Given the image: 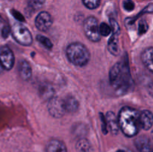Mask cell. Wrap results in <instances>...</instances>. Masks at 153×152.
<instances>
[{"mask_svg": "<svg viewBox=\"0 0 153 152\" xmlns=\"http://www.w3.org/2000/svg\"><path fill=\"white\" fill-rule=\"evenodd\" d=\"M111 86L120 94L127 93L133 87V80L130 73L128 58H123L113 66L109 72Z\"/></svg>", "mask_w": 153, "mask_h": 152, "instance_id": "1", "label": "cell"}, {"mask_svg": "<svg viewBox=\"0 0 153 152\" xmlns=\"http://www.w3.org/2000/svg\"><path fill=\"white\" fill-rule=\"evenodd\" d=\"M138 110L130 107H123L119 113V123L120 130L128 137L136 136L141 129Z\"/></svg>", "mask_w": 153, "mask_h": 152, "instance_id": "2", "label": "cell"}, {"mask_svg": "<svg viewBox=\"0 0 153 152\" xmlns=\"http://www.w3.org/2000/svg\"><path fill=\"white\" fill-rule=\"evenodd\" d=\"M66 55L69 61L78 66H84L89 62L91 55L88 48L81 43H73L67 46Z\"/></svg>", "mask_w": 153, "mask_h": 152, "instance_id": "3", "label": "cell"}, {"mask_svg": "<svg viewBox=\"0 0 153 152\" xmlns=\"http://www.w3.org/2000/svg\"><path fill=\"white\" fill-rule=\"evenodd\" d=\"M12 36L18 43L28 46L32 43L33 38L29 30L20 23H16L12 26Z\"/></svg>", "mask_w": 153, "mask_h": 152, "instance_id": "4", "label": "cell"}, {"mask_svg": "<svg viewBox=\"0 0 153 152\" xmlns=\"http://www.w3.org/2000/svg\"><path fill=\"white\" fill-rule=\"evenodd\" d=\"M84 31L86 37L93 42H99L101 39L98 20L94 16H89L84 22Z\"/></svg>", "mask_w": 153, "mask_h": 152, "instance_id": "5", "label": "cell"}, {"mask_svg": "<svg viewBox=\"0 0 153 152\" xmlns=\"http://www.w3.org/2000/svg\"><path fill=\"white\" fill-rule=\"evenodd\" d=\"M48 110L52 117L61 118L65 114L66 109L64 106V101L62 98L58 97H53L48 103Z\"/></svg>", "mask_w": 153, "mask_h": 152, "instance_id": "6", "label": "cell"}, {"mask_svg": "<svg viewBox=\"0 0 153 152\" xmlns=\"http://www.w3.org/2000/svg\"><path fill=\"white\" fill-rule=\"evenodd\" d=\"M0 58H1V64L4 70L11 69L14 65L15 58L13 52L10 48L6 46H3L0 49Z\"/></svg>", "mask_w": 153, "mask_h": 152, "instance_id": "7", "label": "cell"}, {"mask_svg": "<svg viewBox=\"0 0 153 152\" xmlns=\"http://www.w3.org/2000/svg\"><path fill=\"white\" fill-rule=\"evenodd\" d=\"M52 17L48 12L42 11L39 13L35 19V25L39 31H46L52 26Z\"/></svg>", "mask_w": 153, "mask_h": 152, "instance_id": "8", "label": "cell"}, {"mask_svg": "<svg viewBox=\"0 0 153 152\" xmlns=\"http://www.w3.org/2000/svg\"><path fill=\"white\" fill-rule=\"evenodd\" d=\"M141 129L148 131L153 126V114L149 110H143L140 113Z\"/></svg>", "mask_w": 153, "mask_h": 152, "instance_id": "9", "label": "cell"}, {"mask_svg": "<svg viewBox=\"0 0 153 152\" xmlns=\"http://www.w3.org/2000/svg\"><path fill=\"white\" fill-rule=\"evenodd\" d=\"M106 121L108 126L113 134H117L119 133L120 127L119 119H117L116 115L111 111L108 112L106 114Z\"/></svg>", "mask_w": 153, "mask_h": 152, "instance_id": "10", "label": "cell"}, {"mask_svg": "<svg viewBox=\"0 0 153 152\" xmlns=\"http://www.w3.org/2000/svg\"><path fill=\"white\" fill-rule=\"evenodd\" d=\"M17 69L19 76L22 80H28L31 78V75H32V71H31V68L29 63L26 61L22 60L19 61Z\"/></svg>", "mask_w": 153, "mask_h": 152, "instance_id": "11", "label": "cell"}, {"mask_svg": "<svg viewBox=\"0 0 153 152\" xmlns=\"http://www.w3.org/2000/svg\"><path fill=\"white\" fill-rule=\"evenodd\" d=\"M143 63L149 72L153 73V47L146 48L141 54Z\"/></svg>", "mask_w": 153, "mask_h": 152, "instance_id": "12", "label": "cell"}, {"mask_svg": "<svg viewBox=\"0 0 153 152\" xmlns=\"http://www.w3.org/2000/svg\"><path fill=\"white\" fill-rule=\"evenodd\" d=\"M46 152H67V151L65 144L62 141L53 139L46 145Z\"/></svg>", "mask_w": 153, "mask_h": 152, "instance_id": "13", "label": "cell"}, {"mask_svg": "<svg viewBox=\"0 0 153 152\" xmlns=\"http://www.w3.org/2000/svg\"><path fill=\"white\" fill-rule=\"evenodd\" d=\"M64 101L66 111L67 113H76L78 110V109H79V101L73 95H67L66 98H64Z\"/></svg>", "mask_w": 153, "mask_h": 152, "instance_id": "14", "label": "cell"}, {"mask_svg": "<svg viewBox=\"0 0 153 152\" xmlns=\"http://www.w3.org/2000/svg\"><path fill=\"white\" fill-rule=\"evenodd\" d=\"M135 145L140 152H153L150 142L146 137H138L135 140Z\"/></svg>", "mask_w": 153, "mask_h": 152, "instance_id": "15", "label": "cell"}, {"mask_svg": "<svg viewBox=\"0 0 153 152\" xmlns=\"http://www.w3.org/2000/svg\"><path fill=\"white\" fill-rule=\"evenodd\" d=\"M119 34L117 33H113L108 43V49L114 55H118L120 53L119 39H118Z\"/></svg>", "mask_w": 153, "mask_h": 152, "instance_id": "16", "label": "cell"}, {"mask_svg": "<svg viewBox=\"0 0 153 152\" xmlns=\"http://www.w3.org/2000/svg\"><path fill=\"white\" fill-rule=\"evenodd\" d=\"M39 92H40V97L43 99H48L49 101L51 98H52L54 97L55 91V89L50 84H49V83H44V84H42L40 86Z\"/></svg>", "mask_w": 153, "mask_h": 152, "instance_id": "17", "label": "cell"}, {"mask_svg": "<svg viewBox=\"0 0 153 152\" xmlns=\"http://www.w3.org/2000/svg\"><path fill=\"white\" fill-rule=\"evenodd\" d=\"M76 150L78 152H94L91 142L87 139H81L77 142Z\"/></svg>", "mask_w": 153, "mask_h": 152, "instance_id": "18", "label": "cell"}, {"mask_svg": "<svg viewBox=\"0 0 153 152\" xmlns=\"http://www.w3.org/2000/svg\"><path fill=\"white\" fill-rule=\"evenodd\" d=\"M45 0H28V7L31 11L39 10L43 6Z\"/></svg>", "mask_w": 153, "mask_h": 152, "instance_id": "19", "label": "cell"}, {"mask_svg": "<svg viewBox=\"0 0 153 152\" xmlns=\"http://www.w3.org/2000/svg\"><path fill=\"white\" fill-rule=\"evenodd\" d=\"M37 40L40 43V44L43 45L44 47H46V49H51L53 46V44L51 42V40H49L47 37H44V36L42 35H37Z\"/></svg>", "mask_w": 153, "mask_h": 152, "instance_id": "20", "label": "cell"}, {"mask_svg": "<svg viewBox=\"0 0 153 152\" xmlns=\"http://www.w3.org/2000/svg\"><path fill=\"white\" fill-rule=\"evenodd\" d=\"M85 7L89 9H96L100 5L101 0H82Z\"/></svg>", "mask_w": 153, "mask_h": 152, "instance_id": "21", "label": "cell"}, {"mask_svg": "<svg viewBox=\"0 0 153 152\" xmlns=\"http://www.w3.org/2000/svg\"><path fill=\"white\" fill-rule=\"evenodd\" d=\"M100 30L101 35L104 36V37L108 36L112 31L111 27L109 26V25H108L107 23H105V22H102V23L100 24Z\"/></svg>", "mask_w": 153, "mask_h": 152, "instance_id": "22", "label": "cell"}, {"mask_svg": "<svg viewBox=\"0 0 153 152\" xmlns=\"http://www.w3.org/2000/svg\"><path fill=\"white\" fill-rule=\"evenodd\" d=\"M1 37L3 38H7L9 36L10 32V28L9 27V25H7V22H4L3 20V19H1Z\"/></svg>", "mask_w": 153, "mask_h": 152, "instance_id": "23", "label": "cell"}, {"mask_svg": "<svg viewBox=\"0 0 153 152\" xmlns=\"http://www.w3.org/2000/svg\"><path fill=\"white\" fill-rule=\"evenodd\" d=\"M152 12H153V4H149L148 6H146V7L144 8V10H142V12L141 13H140V14H139L138 16H137L135 18H134V19H130V21L129 22H127V23L131 25V24L134 23V21H135V19H137V18H138L141 14H143V13H152Z\"/></svg>", "mask_w": 153, "mask_h": 152, "instance_id": "24", "label": "cell"}, {"mask_svg": "<svg viewBox=\"0 0 153 152\" xmlns=\"http://www.w3.org/2000/svg\"><path fill=\"white\" fill-rule=\"evenodd\" d=\"M148 25L146 23V22L145 20H141L139 23L138 26V33L140 35H142V34H144L146 31H148Z\"/></svg>", "mask_w": 153, "mask_h": 152, "instance_id": "25", "label": "cell"}, {"mask_svg": "<svg viewBox=\"0 0 153 152\" xmlns=\"http://www.w3.org/2000/svg\"><path fill=\"white\" fill-rule=\"evenodd\" d=\"M110 24L111 27L112 28V33H117V34H120V25L117 23V22L114 19H111Z\"/></svg>", "mask_w": 153, "mask_h": 152, "instance_id": "26", "label": "cell"}, {"mask_svg": "<svg viewBox=\"0 0 153 152\" xmlns=\"http://www.w3.org/2000/svg\"><path fill=\"white\" fill-rule=\"evenodd\" d=\"M123 7L127 11H131L134 9V3L131 0H126L123 2Z\"/></svg>", "mask_w": 153, "mask_h": 152, "instance_id": "27", "label": "cell"}, {"mask_svg": "<svg viewBox=\"0 0 153 152\" xmlns=\"http://www.w3.org/2000/svg\"><path fill=\"white\" fill-rule=\"evenodd\" d=\"M101 115V121L102 122V129L103 132H104V134H107L108 131H107V128H108V124H105L107 123V121H106V118H105L104 116H103V115L100 114Z\"/></svg>", "mask_w": 153, "mask_h": 152, "instance_id": "28", "label": "cell"}, {"mask_svg": "<svg viewBox=\"0 0 153 152\" xmlns=\"http://www.w3.org/2000/svg\"><path fill=\"white\" fill-rule=\"evenodd\" d=\"M11 13H13V16H14L15 18H16V19H18L19 21H20V22H23V21H25V19L23 18V16H22V14H20L19 13H18V12L15 11L14 10H13L11 11Z\"/></svg>", "mask_w": 153, "mask_h": 152, "instance_id": "29", "label": "cell"}, {"mask_svg": "<svg viewBox=\"0 0 153 152\" xmlns=\"http://www.w3.org/2000/svg\"><path fill=\"white\" fill-rule=\"evenodd\" d=\"M149 94H150V95L153 97V84L150 85V86H149Z\"/></svg>", "mask_w": 153, "mask_h": 152, "instance_id": "30", "label": "cell"}, {"mask_svg": "<svg viewBox=\"0 0 153 152\" xmlns=\"http://www.w3.org/2000/svg\"><path fill=\"white\" fill-rule=\"evenodd\" d=\"M117 152H126V151H123V150H119Z\"/></svg>", "mask_w": 153, "mask_h": 152, "instance_id": "31", "label": "cell"}, {"mask_svg": "<svg viewBox=\"0 0 153 152\" xmlns=\"http://www.w3.org/2000/svg\"><path fill=\"white\" fill-rule=\"evenodd\" d=\"M152 137H153V130H152Z\"/></svg>", "mask_w": 153, "mask_h": 152, "instance_id": "32", "label": "cell"}]
</instances>
